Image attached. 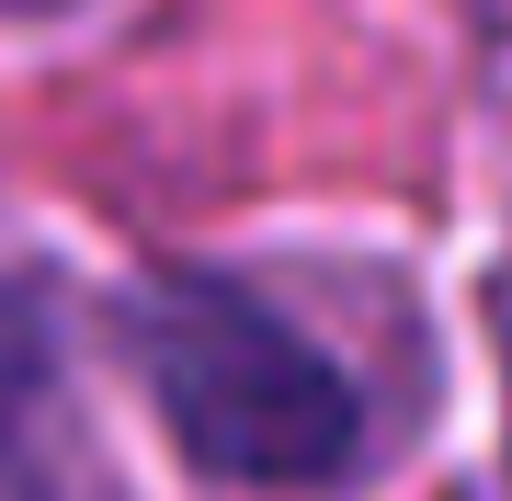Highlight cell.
<instances>
[{
  "mask_svg": "<svg viewBox=\"0 0 512 501\" xmlns=\"http://www.w3.org/2000/svg\"><path fill=\"white\" fill-rule=\"evenodd\" d=\"M12 12H46V0H12Z\"/></svg>",
  "mask_w": 512,
  "mask_h": 501,
  "instance_id": "cell-3",
  "label": "cell"
},
{
  "mask_svg": "<svg viewBox=\"0 0 512 501\" xmlns=\"http://www.w3.org/2000/svg\"><path fill=\"white\" fill-rule=\"evenodd\" d=\"M126 353L160 433L228 490H330L365 445V399L342 388V365L217 274H160L126 308Z\"/></svg>",
  "mask_w": 512,
  "mask_h": 501,
  "instance_id": "cell-1",
  "label": "cell"
},
{
  "mask_svg": "<svg viewBox=\"0 0 512 501\" xmlns=\"http://www.w3.org/2000/svg\"><path fill=\"white\" fill-rule=\"evenodd\" d=\"M69 479H80V433H69L46 308L0 285V501H69Z\"/></svg>",
  "mask_w": 512,
  "mask_h": 501,
  "instance_id": "cell-2",
  "label": "cell"
}]
</instances>
